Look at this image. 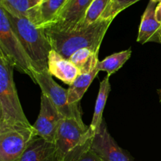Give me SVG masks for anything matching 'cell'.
<instances>
[{"label":"cell","mask_w":161,"mask_h":161,"mask_svg":"<svg viewBox=\"0 0 161 161\" xmlns=\"http://www.w3.org/2000/svg\"><path fill=\"white\" fill-rule=\"evenodd\" d=\"M113 20L99 19L87 27L72 28L45 27L41 29L48 39L52 50L69 59L78 50L88 48L99 52L102 42Z\"/></svg>","instance_id":"1"},{"label":"cell","mask_w":161,"mask_h":161,"mask_svg":"<svg viewBox=\"0 0 161 161\" xmlns=\"http://www.w3.org/2000/svg\"><path fill=\"white\" fill-rule=\"evenodd\" d=\"M6 13L13 31L31 61L33 70H48V56L52 47L42 30L36 27L29 19L15 17L6 11Z\"/></svg>","instance_id":"2"},{"label":"cell","mask_w":161,"mask_h":161,"mask_svg":"<svg viewBox=\"0 0 161 161\" xmlns=\"http://www.w3.org/2000/svg\"><path fill=\"white\" fill-rule=\"evenodd\" d=\"M94 136L83 120L64 118L57 130L54 143L63 161H74L90 149Z\"/></svg>","instance_id":"3"},{"label":"cell","mask_w":161,"mask_h":161,"mask_svg":"<svg viewBox=\"0 0 161 161\" xmlns=\"http://www.w3.org/2000/svg\"><path fill=\"white\" fill-rule=\"evenodd\" d=\"M14 69L13 64L0 52V124L30 126L17 94Z\"/></svg>","instance_id":"4"},{"label":"cell","mask_w":161,"mask_h":161,"mask_svg":"<svg viewBox=\"0 0 161 161\" xmlns=\"http://www.w3.org/2000/svg\"><path fill=\"white\" fill-rule=\"evenodd\" d=\"M0 52L9 60L14 69L28 75L34 81V70L31 61L13 31L6 11L2 7H0Z\"/></svg>","instance_id":"5"},{"label":"cell","mask_w":161,"mask_h":161,"mask_svg":"<svg viewBox=\"0 0 161 161\" xmlns=\"http://www.w3.org/2000/svg\"><path fill=\"white\" fill-rule=\"evenodd\" d=\"M37 137L32 125L0 124V161H19Z\"/></svg>","instance_id":"6"},{"label":"cell","mask_w":161,"mask_h":161,"mask_svg":"<svg viewBox=\"0 0 161 161\" xmlns=\"http://www.w3.org/2000/svg\"><path fill=\"white\" fill-rule=\"evenodd\" d=\"M33 77L35 83H37L40 87L42 94H44L50 99L63 117L74 118L83 120L80 102L72 105L69 103L68 89H64L58 84L53 80L48 70L43 72L33 71Z\"/></svg>","instance_id":"7"},{"label":"cell","mask_w":161,"mask_h":161,"mask_svg":"<svg viewBox=\"0 0 161 161\" xmlns=\"http://www.w3.org/2000/svg\"><path fill=\"white\" fill-rule=\"evenodd\" d=\"M90 148L102 161H133L127 152L118 146L104 120L94 134Z\"/></svg>","instance_id":"8"},{"label":"cell","mask_w":161,"mask_h":161,"mask_svg":"<svg viewBox=\"0 0 161 161\" xmlns=\"http://www.w3.org/2000/svg\"><path fill=\"white\" fill-rule=\"evenodd\" d=\"M63 119L62 115L55 108L50 99L42 94L39 114L36 123L32 125L37 136L54 142L57 130Z\"/></svg>","instance_id":"9"},{"label":"cell","mask_w":161,"mask_h":161,"mask_svg":"<svg viewBox=\"0 0 161 161\" xmlns=\"http://www.w3.org/2000/svg\"><path fill=\"white\" fill-rule=\"evenodd\" d=\"M92 1L68 0L53 23L48 26L57 28H72L80 26Z\"/></svg>","instance_id":"10"},{"label":"cell","mask_w":161,"mask_h":161,"mask_svg":"<svg viewBox=\"0 0 161 161\" xmlns=\"http://www.w3.org/2000/svg\"><path fill=\"white\" fill-rule=\"evenodd\" d=\"M48 71L52 76L59 79L69 86L80 75V70L70 60L53 50L49 53Z\"/></svg>","instance_id":"11"},{"label":"cell","mask_w":161,"mask_h":161,"mask_svg":"<svg viewBox=\"0 0 161 161\" xmlns=\"http://www.w3.org/2000/svg\"><path fill=\"white\" fill-rule=\"evenodd\" d=\"M158 3L150 0L142 17L141 24L138 29L137 42L141 44L147 42L160 43L159 33L161 25L156 18V8Z\"/></svg>","instance_id":"12"},{"label":"cell","mask_w":161,"mask_h":161,"mask_svg":"<svg viewBox=\"0 0 161 161\" xmlns=\"http://www.w3.org/2000/svg\"><path fill=\"white\" fill-rule=\"evenodd\" d=\"M19 161H63L53 142L37 136Z\"/></svg>","instance_id":"13"},{"label":"cell","mask_w":161,"mask_h":161,"mask_svg":"<svg viewBox=\"0 0 161 161\" xmlns=\"http://www.w3.org/2000/svg\"><path fill=\"white\" fill-rule=\"evenodd\" d=\"M68 0H42L35 8L31 21L39 28L51 25Z\"/></svg>","instance_id":"14"},{"label":"cell","mask_w":161,"mask_h":161,"mask_svg":"<svg viewBox=\"0 0 161 161\" xmlns=\"http://www.w3.org/2000/svg\"><path fill=\"white\" fill-rule=\"evenodd\" d=\"M110 91H111V85H110L109 77L106 76L100 83V87H99L98 94H97V100H96L92 121L91 123V125L89 126L90 130L94 135L100 129L103 122V112Z\"/></svg>","instance_id":"15"},{"label":"cell","mask_w":161,"mask_h":161,"mask_svg":"<svg viewBox=\"0 0 161 161\" xmlns=\"http://www.w3.org/2000/svg\"><path fill=\"white\" fill-rule=\"evenodd\" d=\"M99 72L100 71L96 68L91 72L80 73L73 83L69 86L68 88V97L69 102L71 105L80 102Z\"/></svg>","instance_id":"16"},{"label":"cell","mask_w":161,"mask_h":161,"mask_svg":"<svg viewBox=\"0 0 161 161\" xmlns=\"http://www.w3.org/2000/svg\"><path fill=\"white\" fill-rule=\"evenodd\" d=\"M39 4L37 0H0V7L9 14L31 20L35 8Z\"/></svg>","instance_id":"17"},{"label":"cell","mask_w":161,"mask_h":161,"mask_svg":"<svg viewBox=\"0 0 161 161\" xmlns=\"http://www.w3.org/2000/svg\"><path fill=\"white\" fill-rule=\"evenodd\" d=\"M98 53L88 48H83L72 53L69 59L80 69V73L89 72L97 68Z\"/></svg>","instance_id":"18"},{"label":"cell","mask_w":161,"mask_h":161,"mask_svg":"<svg viewBox=\"0 0 161 161\" xmlns=\"http://www.w3.org/2000/svg\"><path fill=\"white\" fill-rule=\"evenodd\" d=\"M131 50H123V51L115 53L108 56L102 61H99L97 64V69L99 71L106 72L108 76H111L113 74L116 73L122 66L127 62L131 56Z\"/></svg>","instance_id":"19"},{"label":"cell","mask_w":161,"mask_h":161,"mask_svg":"<svg viewBox=\"0 0 161 161\" xmlns=\"http://www.w3.org/2000/svg\"><path fill=\"white\" fill-rule=\"evenodd\" d=\"M110 0H93L80 26L87 27L97 21L105 12Z\"/></svg>","instance_id":"20"},{"label":"cell","mask_w":161,"mask_h":161,"mask_svg":"<svg viewBox=\"0 0 161 161\" xmlns=\"http://www.w3.org/2000/svg\"><path fill=\"white\" fill-rule=\"evenodd\" d=\"M139 0H110L100 19L113 20L119 13L135 4Z\"/></svg>","instance_id":"21"},{"label":"cell","mask_w":161,"mask_h":161,"mask_svg":"<svg viewBox=\"0 0 161 161\" xmlns=\"http://www.w3.org/2000/svg\"><path fill=\"white\" fill-rule=\"evenodd\" d=\"M74 161H102L90 148Z\"/></svg>","instance_id":"22"},{"label":"cell","mask_w":161,"mask_h":161,"mask_svg":"<svg viewBox=\"0 0 161 161\" xmlns=\"http://www.w3.org/2000/svg\"><path fill=\"white\" fill-rule=\"evenodd\" d=\"M155 14L157 21L161 25V1L159 2L158 4H157V8H156Z\"/></svg>","instance_id":"23"},{"label":"cell","mask_w":161,"mask_h":161,"mask_svg":"<svg viewBox=\"0 0 161 161\" xmlns=\"http://www.w3.org/2000/svg\"><path fill=\"white\" fill-rule=\"evenodd\" d=\"M157 94H158L159 100H160V102H161V89L157 90Z\"/></svg>","instance_id":"24"},{"label":"cell","mask_w":161,"mask_h":161,"mask_svg":"<svg viewBox=\"0 0 161 161\" xmlns=\"http://www.w3.org/2000/svg\"><path fill=\"white\" fill-rule=\"evenodd\" d=\"M159 39H160V44H161V28L160 29V33H159Z\"/></svg>","instance_id":"25"},{"label":"cell","mask_w":161,"mask_h":161,"mask_svg":"<svg viewBox=\"0 0 161 161\" xmlns=\"http://www.w3.org/2000/svg\"><path fill=\"white\" fill-rule=\"evenodd\" d=\"M152 1H154V2H157V3H159V2L161 1V0H152Z\"/></svg>","instance_id":"26"},{"label":"cell","mask_w":161,"mask_h":161,"mask_svg":"<svg viewBox=\"0 0 161 161\" xmlns=\"http://www.w3.org/2000/svg\"><path fill=\"white\" fill-rule=\"evenodd\" d=\"M37 1H38V2H39V3H40V2H41V1H42V0H37Z\"/></svg>","instance_id":"27"},{"label":"cell","mask_w":161,"mask_h":161,"mask_svg":"<svg viewBox=\"0 0 161 161\" xmlns=\"http://www.w3.org/2000/svg\"></svg>","instance_id":"28"}]
</instances>
